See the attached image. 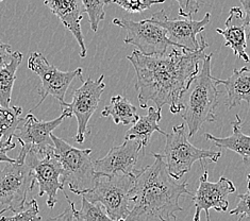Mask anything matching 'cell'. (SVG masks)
Instances as JSON below:
<instances>
[{
  "label": "cell",
  "instance_id": "1",
  "mask_svg": "<svg viewBox=\"0 0 250 221\" xmlns=\"http://www.w3.org/2000/svg\"><path fill=\"white\" fill-rule=\"evenodd\" d=\"M208 47L209 44L201 37L200 47L196 51L175 47L161 56H144L139 50L128 56L136 74L135 88L142 109H146L152 101L159 111L168 105L172 114L182 112V97L199 73V63L206 59Z\"/></svg>",
  "mask_w": 250,
  "mask_h": 221
},
{
  "label": "cell",
  "instance_id": "2",
  "mask_svg": "<svg viewBox=\"0 0 250 221\" xmlns=\"http://www.w3.org/2000/svg\"><path fill=\"white\" fill-rule=\"evenodd\" d=\"M154 162L136 172L131 190L133 207L125 221H172L182 212L180 198L193 197L188 182L178 183L169 176L163 154L152 153Z\"/></svg>",
  "mask_w": 250,
  "mask_h": 221
},
{
  "label": "cell",
  "instance_id": "3",
  "mask_svg": "<svg viewBox=\"0 0 250 221\" xmlns=\"http://www.w3.org/2000/svg\"><path fill=\"white\" fill-rule=\"evenodd\" d=\"M212 58L213 53H210L202 61L199 73L182 97V119L188 125L189 137H194L205 123L216 121L219 92L215 77L211 74Z\"/></svg>",
  "mask_w": 250,
  "mask_h": 221
},
{
  "label": "cell",
  "instance_id": "4",
  "mask_svg": "<svg viewBox=\"0 0 250 221\" xmlns=\"http://www.w3.org/2000/svg\"><path fill=\"white\" fill-rule=\"evenodd\" d=\"M55 144V154L63 168L65 189L82 196L92 190L99 178L91 159V149H78L56 135H51ZM66 192V190H65Z\"/></svg>",
  "mask_w": 250,
  "mask_h": 221
},
{
  "label": "cell",
  "instance_id": "5",
  "mask_svg": "<svg viewBox=\"0 0 250 221\" xmlns=\"http://www.w3.org/2000/svg\"><path fill=\"white\" fill-rule=\"evenodd\" d=\"M186 122L175 125L170 133H166V145L164 148V161L167 171L175 180L180 179L188 172L196 162L209 160L211 163H217L222 158L220 151L199 149L188 141Z\"/></svg>",
  "mask_w": 250,
  "mask_h": 221
},
{
  "label": "cell",
  "instance_id": "6",
  "mask_svg": "<svg viewBox=\"0 0 250 221\" xmlns=\"http://www.w3.org/2000/svg\"><path fill=\"white\" fill-rule=\"evenodd\" d=\"M135 177L136 175L99 176L95 187L82 196L95 204L100 203L111 219L125 221L131 211V190Z\"/></svg>",
  "mask_w": 250,
  "mask_h": 221
},
{
  "label": "cell",
  "instance_id": "7",
  "mask_svg": "<svg viewBox=\"0 0 250 221\" xmlns=\"http://www.w3.org/2000/svg\"><path fill=\"white\" fill-rule=\"evenodd\" d=\"M35 183L33 171L25 162L5 163L0 168V205L14 214L23 211Z\"/></svg>",
  "mask_w": 250,
  "mask_h": 221
},
{
  "label": "cell",
  "instance_id": "8",
  "mask_svg": "<svg viewBox=\"0 0 250 221\" xmlns=\"http://www.w3.org/2000/svg\"><path fill=\"white\" fill-rule=\"evenodd\" d=\"M69 118L66 112L62 113L60 117L49 121H42L32 113L22 118V121L17 128L15 137L21 145V150L16 159L17 163H23L29 152L45 155L55 151V144L51 139L52 131L60 125L64 119Z\"/></svg>",
  "mask_w": 250,
  "mask_h": 221
},
{
  "label": "cell",
  "instance_id": "9",
  "mask_svg": "<svg viewBox=\"0 0 250 221\" xmlns=\"http://www.w3.org/2000/svg\"><path fill=\"white\" fill-rule=\"evenodd\" d=\"M113 23L126 30L127 35L125 38V43L135 46L144 56L165 55L169 47L184 49L182 46L172 43L162 27L149 21L148 19L141 21L128 19H114Z\"/></svg>",
  "mask_w": 250,
  "mask_h": 221
},
{
  "label": "cell",
  "instance_id": "10",
  "mask_svg": "<svg viewBox=\"0 0 250 221\" xmlns=\"http://www.w3.org/2000/svg\"><path fill=\"white\" fill-rule=\"evenodd\" d=\"M28 68L41 79V89L39 91L41 99L39 103L34 106L37 109L48 96L57 99L64 107L67 104L65 102V95L67 89L76 78L83 81L82 68H77L70 71L59 70L55 65L50 64L41 52H32L28 59Z\"/></svg>",
  "mask_w": 250,
  "mask_h": 221
},
{
  "label": "cell",
  "instance_id": "11",
  "mask_svg": "<svg viewBox=\"0 0 250 221\" xmlns=\"http://www.w3.org/2000/svg\"><path fill=\"white\" fill-rule=\"evenodd\" d=\"M104 80V75H101L97 80L87 78V80L83 82V84L78 89L74 91L73 101L62 107V111L66 112L69 118L71 116L77 118L78 131H77L74 140L78 144H82L85 140L88 121L94 113L96 112L101 95L104 91L105 84Z\"/></svg>",
  "mask_w": 250,
  "mask_h": 221
},
{
  "label": "cell",
  "instance_id": "12",
  "mask_svg": "<svg viewBox=\"0 0 250 221\" xmlns=\"http://www.w3.org/2000/svg\"><path fill=\"white\" fill-rule=\"evenodd\" d=\"M25 163L33 171L35 182L38 183L39 196H47V205L55 207L58 202V192H65L63 184V168L60 161L56 157L55 151L45 155H38L29 152L25 159Z\"/></svg>",
  "mask_w": 250,
  "mask_h": 221
},
{
  "label": "cell",
  "instance_id": "13",
  "mask_svg": "<svg viewBox=\"0 0 250 221\" xmlns=\"http://www.w3.org/2000/svg\"><path fill=\"white\" fill-rule=\"evenodd\" d=\"M204 173L199 178V186L196 194L192 197L195 205V215L193 221H200L201 212L206 213L208 216L211 208L216 212L225 213L228 211L229 201L228 197L236 192V187L231 180L226 177H220L215 183L210 182L209 172L206 169L204 161L200 162Z\"/></svg>",
  "mask_w": 250,
  "mask_h": 221
},
{
  "label": "cell",
  "instance_id": "14",
  "mask_svg": "<svg viewBox=\"0 0 250 221\" xmlns=\"http://www.w3.org/2000/svg\"><path fill=\"white\" fill-rule=\"evenodd\" d=\"M210 17L211 14L208 12L200 20H193L192 19L170 20L162 10L152 14L148 20L162 27L172 43L182 46L188 51H196L200 47L197 35L209 25Z\"/></svg>",
  "mask_w": 250,
  "mask_h": 221
},
{
  "label": "cell",
  "instance_id": "15",
  "mask_svg": "<svg viewBox=\"0 0 250 221\" xmlns=\"http://www.w3.org/2000/svg\"><path fill=\"white\" fill-rule=\"evenodd\" d=\"M145 149L138 140H125L124 144L112 147L105 157L94 162L99 176L136 175V165Z\"/></svg>",
  "mask_w": 250,
  "mask_h": 221
},
{
  "label": "cell",
  "instance_id": "16",
  "mask_svg": "<svg viewBox=\"0 0 250 221\" xmlns=\"http://www.w3.org/2000/svg\"><path fill=\"white\" fill-rule=\"evenodd\" d=\"M44 4L55 14L63 23V26L74 35L79 45V55L82 59L86 57V47L83 37L81 21L85 9L81 0H45Z\"/></svg>",
  "mask_w": 250,
  "mask_h": 221
},
{
  "label": "cell",
  "instance_id": "17",
  "mask_svg": "<svg viewBox=\"0 0 250 221\" xmlns=\"http://www.w3.org/2000/svg\"><path fill=\"white\" fill-rule=\"evenodd\" d=\"M248 23L244 11L239 7H234L229 12L225 29H216V32L224 38V45L230 47L234 55L246 63L250 62V58L246 52L248 39L250 38L249 32L246 31Z\"/></svg>",
  "mask_w": 250,
  "mask_h": 221
},
{
  "label": "cell",
  "instance_id": "18",
  "mask_svg": "<svg viewBox=\"0 0 250 221\" xmlns=\"http://www.w3.org/2000/svg\"><path fill=\"white\" fill-rule=\"evenodd\" d=\"M216 84L225 86L227 92L228 110L244 102L250 103V68L245 66L241 69H234L232 75L226 80L217 79Z\"/></svg>",
  "mask_w": 250,
  "mask_h": 221
},
{
  "label": "cell",
  "instance_id": "19",
  "mask_svg": "<svg viewBox=\"0 0 250 221\" xmlns=\"http://www.w3.org/2000/svg\"><path fill=\"white\" fill-rule=\"evenodd\" d=\"M232 134L227 137H216L210 133H205L204 137L207 141L213 142L214 146L220 149H227L241 155L244 163H247L250 159V136L243 133L242 118L239 114L235 115V119L231 122Z\"/></svg>",
  "mask_w": 250,
  "mask_h": 221
},
{
  "label": "cell",
  "instance_id": "20",
  "mask_svg": "<svg viewBox=\"0 0 250 221\" xmlns=\"http://www.w3.org/2000/svg\"><path fill=\"white\" fill-rule=\"evenodd\" d=\"M161 119H162L161 111L153 106H149L147 115L141 116L138 121L133 123L132 127L125 133V140H138L145 149L149 145L153 132H159L164 136L166 135L159 125Z\"/></svg>",
  "mask_w": 250,
  "mask_h": 221
},
{
  "label": "cell",
  "instance_id": "21",
  "mask_svg": "<svg viewBox=\"0 0 250 221\" xmlns=\"http://www.w3.org/2000/svg\"><path fill=\"white\" fill-rule=\"evenodd\" d=\"M101 116L112 117L116 124L123 125L135 123L140 118L136 113V107L122 95L111 98L110 103L101 112Z\"/></svg>",
  "mask_w": 250,
  "mask_h": 221
},
{
  "label": "cell",
  "instance_id": "22",
  "mask_svg": "<svg viewBox=\"0 0 250 221\" xmlns=\"http://www.w3.org/2000/svg\"><path fill=\"white\" fill-rule=\"evenodd\" d=\"M21 106H2L0 104V147L13 144V137L22 121Z\"/></svg>",
  "mask_w": 250,
  "mask_h": 221
},
{
  "label": "cell",
  "instance_id": "23",
  "mask_svg": "<svg viewBox=\"0 0 250 221\" xmlns=\"http://www.w3.org/2000/svg\"><path fill=\"white\" fill-rule=\"evenodd\" d=\"M22 62V53L14 51L12 61L3 67H0V104L8 107L11 103L12 91L16 80V71Z\"/></svg>",
  "mask_w": 250,
  "mask_h": 221
},
{
  "label": "cell",
  "instance_id": "24",
  "mask_svg": "<svg viewBox=\"0 0 250 221\" xmlns=\"http://www.w3.org/2000/svg\"><path fill=\"white\" fill-rule=\"evenodd\" d=\"M63 194L66 197L67 202L69 203L71 208H73L74 216L77 219V221H114L108 216V214L103 212V210H101V205H96L95 203L90 202L83 196L81 208L79 211H77L75 207V203L68 198L66 192H64Z\"/></svg>",
  "mask_w": 250,
  "mask_h": 221
},
{
  "label": "cell",
  "instance_id": "25",
  "mask_svg": "<svg viewBox=\"0 0 250 221\" xmlns=\"http://www.w3.org/2000/svg\"><path fill=\"white\" fill-rule=\"evenodd\" d=\"M85 13L88 15V20L94 32L98 31L101 20H104L105 5L112 2V0H81Z\"/></svg>",
  "mask_w": 250,
  "mask_h": 221
},
{
  "label": "cell",
  "instance_id": "26",
  "mask_svg": "<svg viewBox=\"0 0 250 221\" xmlns=\"http://www.w3.org/2000/svg\"><path fill=\"white\" fill-rule=\"evenodd\" d=\"M112 2L120 5L129 13H142L154 4L165 2V0H112Z\"/></svg>",
  "mask_w": 250,
  "mask_h": 221
},
{
  "label": "cell",
  "instance_id": "27",
  "mask_svg": "<svg viewBox=\"0 0 250 221\" xmlns=\"http://www.w3.org/2000/svg\"><path fill=\"white\" fill-rule=\"evenodd\" d=\"M237 205L230 212V215L239 216L236 221H250V173L247 175V192L237 195Z\"/></svg>",
  "mask_w": 250,
  "mask_h": 221
},
{
  "label": "cell",
  "instance_id": "28",
  "mask_svg": "<svg viewBox=\"0 0 250 221\" xmlns=\"http://www.w3.org/2000/svg\"><path fill=\"white\" fill-rule=\"evenodd\" d=\"M0 221H42L37 200L32 199L28 203L25 210L16 213L14 216L0 218Z\"/></svg>",
  "mask_w": 250,
  "mask_h": 221
},
{
  "label": "cell",
  "instance_id": "29",
  "mask_svg": "<svg viewBox=\"0 0 250 221\" xmlns=\"http://www.w3.org/2000/svg\"><path fill=\"white\" fill-rule=\"evenodd\" d=\"M176 1L179 3V16L183 19H189L200 9L199 0H176Z\"/></svg>",
  "mask_w": 250,
  "mask_h": 221
},
{
  "label": "cell",
  "instance_id": "30",
  "mask_svg": "<svg viewBox=\"0 0 250 221\" xmlns=\"http://www.w3.org/2000/svg\"><path fill=\"white\" fill-rule=\"evenodd\" d=\"M14 51H12L11 46L8 44H4L0 40V67H3L8 65L13 58Z\"/></svg>",
  "mask_w": 250,
  "mask_h": 221
},
{
  "label": "cell",
  "instance_id": "31",
  "mask_svg": "<svg viewBox=\"0 0 250 221\" xmlns=\"http://www.w3.org/2000/svg\"><path fill=\"white\" fill-rule=\"evenodd\" d=\"M15 144L13 142V144H11L9 146H5V147H0V163H15L16 160L14 159H11L9 155H8V152L13 150V149L15 148Z\"/></svg>",
  "mask_w": 250,
  "mask_h": 221
},
{
  "label": "cell",
  "instance_id": "32",
  "mask_svg": "<svg viewBox=\"0 0 250 221\" xmlns=\"http://www.w3.org/2000/svg\"><path fill=\"white\" fill-rule=\"evenodd\" d=\"M74 211L71 206L69 205V207H67L66 210H65L62 214L58 215L56 217H52V218H48L47 221H74Z\"/></svg>",
  "mask_w": 250,
  "mask_h": 221
},
{
  "label": "cell",
  "instance_id": "33",
  "mask_svg": "<svg viewBox=\"0 0 250 221\" xmlns=\"http://www.w3.org/2000/svg\"><path fill=\"white\" fill-rule=\"evenodd\" d=\"M240 2L243 5L244 13H245V19L249 27V34H250V0H240Z\"/></svg>",
  "mask_w": 250,
  "mask_h": 221
},
{
  "label": "cell",
  "instance_id": "34",
  "mask_svg": "<svg viewBox=\"0 0 250 221\" xmlns=\"http://www.w3.org/2000/svg\"><path fill=\"white\" fill-rule=\"evenodd\" d=\"M8 210H7V208H3V210H1V211H0V216H1V215L3 214V213H5V212H7Z\"/></svg>",
  "mask_w": 250,
  "mask_h": 221
},
{
  "label": "cell",
  "instance_id": "35",
  "mask_svg": "<svg viewBox=\"0 0 250 221\" xmlns=\"http://www.w3.org/2000/svg\"><path fill=\"white\" fill-rule=\"evenodd\" d=\"M206 218H207V221H211V219H210V215H208V216H206Z\"/></svg>",
  "mask_w": 250,
  "mask_h": 221
},
{
  "label": "cell",
  "instance_id": "36",
  "mask_svg": "<svg viewBox=\"0 0 250 221\" xmlns=\"http://www.w3.org/2000/svg\"><path fill=\"white\" fill-rule=\"evenodd\" d=\"M1 1H3V0H0V2H1Z\"/></svg>",
  "mask_w": 250,
  "mask_h": 221
}]
</instances>
